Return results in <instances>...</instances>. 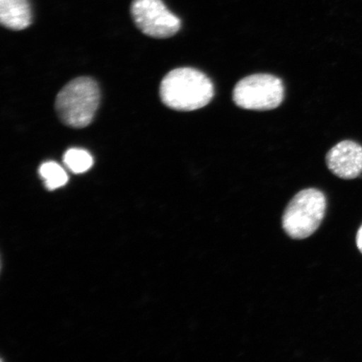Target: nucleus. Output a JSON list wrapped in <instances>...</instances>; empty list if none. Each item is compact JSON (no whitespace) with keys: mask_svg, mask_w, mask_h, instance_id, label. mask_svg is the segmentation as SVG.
<instances>
[{"mask_svg":"<svg viewBox=\"0 0 362 362\" xmlns=\"http://www.w3.org/2000/svg\"><path fill=\"white\" fill-rule=\"evenodd\" d=\"M328 169L337 177L354 180L362 174V146L353 140L339 142L327 153Z\"/></svg>","mask_w":362,"mask_h":362,"instance_id":"nucleus-6","label":"nucleus"},{"mask_svg":"<svg viewBox=\"0 0 362 362\" xmlns=\"http://www.w3.org/2000/svg\"><path fill=\"white\" fill-rule=\"evenodd\" d=\"M63 162L71 172L81 174L88 171L93 165V158L85 149L70 148L64 153Z\"/></svg>","mask_w":362,"mask_h":362,"instance_id":"nucleus-8","label":"nucleus"},{"mask_svg":"<svg viewBox=\"0 0 362 362\" xmlns=\"http://www.w3.org/2000/svg\"><path fill=\"white\" fill-rule=\"evenodd\" d=\"M0 22L12 30L28 28L33 22L28 0H0Z\"/></svg>","mask_w":362,"mask_h":362,"instance_id":"nucleus-7","label":"nucleus"},{"mask_svg":"<svg viewBox=\"0 0 362 362\" xmlns=\"http://www.w3.org/2000/svg\"><path fill=\"white\" fill-rule=\"evenodd\" d=\"M100 98V89L93 78L83 76L71 81L56 98L59 119L70 128H85L92 123Z\"/></svg>","mask_w":362,"mask_h":362,"instance_id":"nucleus-2","label":"nucleus"},{"mask_svg":"<svg viewBox=\"0 0 362 362\" xmlns=\"http://www.w3.org/2000/svg\"><path fill=\"white\" fill-rule=\"evenodd\" d=\"M130 11L136 26L151 37L170 38L180 29V20L162 0H134Z\"/></svg>","mask_w":362,"mask_h":362,"instance_id":"nucleus-5","label":"nucleus"},{"mask_svg":"<svg viewBox=\"0 0 362 362\" xmlns=\"http://www.w3.org/2000/svg\"><path fill=\"white\" fill-rule=\"evenodd\" d=\"M327 197L317 189H305L293 197L284 211V232L293 239H305L320 228L327 211Z\"/></svg>","mask_w":362,"mask_h":362,"instance_id":"nucleus-3","label":"nucleus"},{"mask_svg":"<svg viewBox=\"0 0 362 362\" xmlns=\"http://www.w3.org/2000/svg\"><path fill=\"white\" fill-rule=\"evenodd\" d=\"M40 175L45 180V187L48 189H56L65 185L68 181L66 171L56 162H45L40 165Z\"/></svg>","mask_w":362,"mask_h":362,"instance_id":"nucleus-9","label":"nucleus"},{"mask_svg":"<svg viewBox=\"0 0 362 362\" xmlns=\"http://www.w3.org/2000/svg\"><path fill=\"white\" fill-rule=\"evenodd\" d=\"M284 88L281 79L270 74H253L240 80L235 86V104L243 110L268 111L282 103Z\"/></svg>","mask_w":362,"mask_h":362,"instance_id":"nucleus-4","label":"nucleus"},{"mask_svg":"<svg viewBox=\"0 0 362 362\" xmlns=\"http://www.w3.org/2000/svg\"><path fill=\"white\" fill-rule=\"evenodd\" d=\"M356 246L362 255V225L356 234Z\"/></svg>","mask_w":362,"mask_h":362,"instance_id":"nucleus-10","label":"nucleus"},{"mask_svg":"<svg viewBox=\"0 0 362 362\" xmlns=\"http://www.w3.org/2000/svg\"><path fill=\"white\" fill-rule=\"evenodd\" d=\"M161 101L176 111L189 112L207 105L214 97V86L203 72L191 67L172 70L163 78Z\"/></svg>","mask_w":362,"mask_h":362,"instance_id":"nucleus-1","label":"nucleus"}]
</instances>
